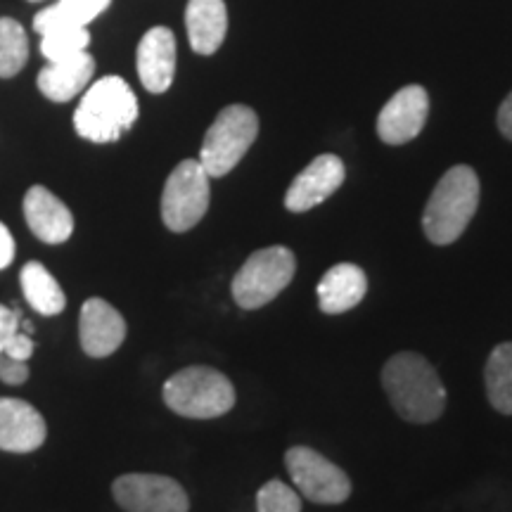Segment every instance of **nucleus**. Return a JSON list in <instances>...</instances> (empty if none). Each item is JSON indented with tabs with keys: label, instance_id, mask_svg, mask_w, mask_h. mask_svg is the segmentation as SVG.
<instances>
[{
	"label": "nucleus",
	"instance_id": "20",
	"mask_svg": "<svg viewBox=\"0 0 512 512\" xmlns=\"http://www.w3.org/2000/svg\"><path fill=\"white\" fill-rule=\"evenodd\" d=\"M110 3L112 0H57L34 17V31L43 36L55 29L88 27L95 17L110 8Z\"/></svg>",
	"mask_w": 512,
	"mask_h": 512
},
{
	"label": "nucleus",
	"instance_id": "12",
	"mask_svg": "<svg viewBox=\"0 0 512 512\" xmlns=\"http://www.w3.org/2000/svg\"><path fill=\"white\" fill-rule=\"evenodd\" d=\"M79 339L91 358L112 356L126 339V320L110 302L91 297L81 306Z\"/></svg>",
	"mask_w": 512,
	"mask_h": 512
},
{
	"label": "nucleus",
	"instance_id": "13",
	"mask_svg": "<svg viewBox=\"0 0 512 512\" xmlns=\"http://www.w3.org/2000/svg\"><path fill=\"white\" fill-rule=\"evenodd\" d=\"M46 418L24 399L0 396V451L31 453L46 444Z\"/></svg>",
	"mask_w": 512,
	"mask_h": 512
},
{
	"label": "nucleus",
	"instance_id": "9",
	"mask_svg": "<svg viewBox=\"0 0 512 512\" xmlns=\"http://www.w3.org/2000/svg\"><path fill=\"white\" fill-rule=\"evenodd\" d=\"M112 496L126 512H188L190 498L176 479L131 472L114 479Z\"/></svg>",
	"mask_w": 512,
	"mask_h": 512
},
{
	"label": "nucleus",
	"instance_id": "7",
	"mask_svg": "<svg viewBox=\"0 0 512 512\" xmlns=\"http://www.w3.org/2000/svg\"><path fill=\"white\" fill-rule=\"evenodd\" d=\"M211 202L209 174L200 159H185L166 178L162 221L171 233H188L204 219Z\"/></svg>",
	"mask_w": 512,
	"mask_h": 512
},
{
	"label": "nucleus",
	"instance_id": "27",
	"mask_svg": "<svg viewBox=\"0 0 512 512\" xmlns=\"http://www.w3.org/2000/svg\"><path fill=\"white\" fill-rule=\"evenodd\" d=\"M19 323H22L19 313L15 309H8V306L0 304V351H3L5 342H8L12 332L19 330Z\"/></svg>",
	"mask_w": 512,
	"mask_h": 512
},
{
	"label": "nucleus",
	"instance_id": "21",
	"mask_svg": "<svg viewBox=\"0 0 512 512\" xmlns=\"http://www.w3.org/2000/svg\"><path fill=\"white\" fill-rule=\"evenodd\" d=\"M486 396L498 413L512 415V342H503L491 351L484 368Z\"/></svg>",
	"mask_w": 512,
	"mask_h": 512
},
{
	"label": "nucleus",
	"instance_id": "16",
	"mask_svg": "<svg viewBox=\"0 0 512 512\" xmlns=\"http://www.w3.org/2000/svg\"><path fill=\"white\" fill-rule=\"evenodd\" d=\"M95 74V60L88 50L76 53L72 57H64V60L48 62V67H43L38 72L36 86L38 91L46 95L53 102H69L76 95L83 93L88 88Z\"/></svg>",
	"mask_w": 512,
	"mask_h": 512
},
{
	"label": "nucleus",
	"instance_id": "2",
	"mask_svg": "<svg viewBox=\"0 0 512 512\" xmlns=\"http://www.w3.org/2000/svg\"><path fill=\"white\" fill-rule=\"evenodd\" d=\"M138 98L121 76H102L88 86L74 112V128L83 140L117 143L136 124Z\"/></svg>",
	"mask_w": 512,
	"mask_h": 512
},
{
	"label": "nucleus",
	"instance_id": "1",
	"mask_svg": "<svg viewBox=\"0 0 512 512\" xmlns=\"http://www.w3.org/2000/svg\"><path fill=\"white\" fill-rule=\"evenodd\" d=\"M382 387L394 411L413 425L434 422L446 408V389L437 370L413 351L389 358L382 370Z\"/></svg>",
	"mask_w": 512,
	"mask_h": 512
},
{
	"label": "nucleus",
	"instance_id": "11",
	"mask_svg": "<svg viewBox=\"0 0 512 512\" xmlns=\"http://www.w3.org/2000/svg\"><path fill=\"white\" fill-rule=\"evenodd\" d=\"M344 178H347V169L342 159L337 155H320L287 188L285 207L294 214H304L335 195Z\"/></svg>",
	"mask_w": 512,
	"mask_h": 512
},
{
	"label": "nucleus",
	"instance_id": "5",
	"mask_svg": "<svg viewBox=\"0 0 512 512\" xmlns=\"http://www.w3.org/2000/svg\"><path fill=\"white\" fill-rule=\"evenodd\" d=\"M256 136H259V119L252 107L230 105L221 110L209 126L200 150V164L209 178L230 174L254 145Z\"/></svg>",
	"mask_w": 512,
	"mask_h": 512
},
{
	"label": "nucleus",
	"instance_id": "4",
	"mask_svg": "<svg viewBox=\"0 0 512 512\" xmlns=\"http://www.w3.org/2000/svg\"><path fill=\"white\" fill-rule=\"evenodd\" d=\"M164 403L181 418L214 420L235 406V387L219 370L190 366L164 382Z\"/></svg>",
	"mask_w": 512,
	"mask_h": 512
},
{
	"label": "nucleus",
	"instance_id": "22",
	"mask_svg": "<svg viewBox=\"0 0 512 512\" xmlns=\"http://www.w3.org/2000/svg\"><path fill=\"white\" fill-rule=\"evenodd\" d=\"M29 60V38L22 24L0 17V79H12Z\"/></svg>",
	"mask_w": 512,
	"mask_h": 512
},
{
	"label": "nucleus",
	"instance_id": "29",
	"mask_svg": "<svg viewBox=\"0 0 512 512\" xmlns=\"http://www.w3.org/2000/svg\"><path fill=\"white\" fill-rule=\"evenodd\" d=\"M498 128H501V133L508 140H512V93L508 95V98L503 100V105L498 107Z\"/></svg>",
	"mask_w": 512,
	"mask_h": 512
},
{
	"label": "nucleus",
	"instance_id": "3",
	"mask_svg": "<svg viewBox=\"0 0 512 512\" xmlns=\"http://www.w3.org/2000/svg\"><path fill=\"white\" fill-rule=\"evenodd\" d=\"M477 207L479 176L475 169L465 164L448 169L422 211V230H425L427 240L441 247L456 242L470 226Z\"/></svg>",
	"mask_w": 512,
	"mask_h": 512
},
{
	"label": "nucleus",
	"instance_id": "26",
	"mask_svg": "<svg viewBox=\"0 0 512 512\" xmlns=\"http://www.w3.org/2000/svg\"><path fill=\"white\" fill-rule=\"evenodd\" d=\"M3 354L17 358V361H29V358L34 356V339H31V335H27L24 330L12 332L8 342H5Z\"/></svg>",
	"mask_w": 512,
	"mask_h": 512
},
{
	"label": "nucleus",
	"instance_id": "10",
	"mask_svg": "<svg viewBox=\"0 0 512 512\" xmlns=\"http://www.w3.org/2000/svg\"><path fill=\"white\" fill-rule=\"evenodd\" d=\"M430 114V95L422 86H406L382 107L377 136L387 145H403L418 138Z\"/></svg>",
	"mask_w": 512,
	"mask_h": 512
},
{
	"label": "nucleus",
	"instance_id": "17",
	"mask_svg": "<svg viewBox=\"0 0 512 512\" xmlns=\"http://www.w3.org/2000/svg\"><path fill=\"white\" fill-rule=\"evenodd\" d=\"M316 292L320 311L337 316L363 302L368 292V278L356 264H337L320 278Z\"/></svg>",
	"mask_w": 512,
	"mask_h": 512
},
{
	"label": "nucleus",
	"instance_id": "25",
	"mask_svg": "<svg viewBox=\"0 0 512 512\" xmlns=\"http://www.w3.org/2000/svg\"><path fill=\"white\" fill-rule=\"evenodd\" d=\"M29 380V366L27 361H17L8 354L0 351V382L10 384V387H19Z\"/></svg>",
	"mask_w": 512,
	"mask_h": 512
},
{
	"label": "nucleus",
	"instance_id": "14",
	"mask_svg": "<svg viewBox=\"0 0 512 512\" xmlns=\"http://www.w3.org/2000/svg\"><path fill=\"white\" fill-rule=\"evenodd\" d=\"M136 67L140 83L150 93H166L176 76V36L166 27H155L140 38Z\"/></svg>",
	"mask_w": 512,
	"mask_h": 512
},
{
	"label": "nucleus",
	"instance_id": "28",
	"mask_svg": "<svg viewBox=\"0 0 512 512\" xmlns=\"http://www.w3.org/2000/svg\"><path fill=\"white\" fill-rule=\"evenodd\" d=\"M15 261V238H12L10 228L0 221V271L8 268Z\"/></svg>",
	"mask_w": 512,
	"mask_h": 512
},
{
	"label": "nucleus",
	"instance_id": "8",
	"mask_svg": "<svg viewBox=\"0 0 512 512\" xmlns=\"http://www.w3.org/2000/svg\"><path fill=\"white\" fill-rule=\"evenodd\" d=\"M285 467L290 472L297 494L318 505H339L351 496V479L323 453L309 446H294L285 453Z\"/></svg>",
	"mask_w": 512,
	"mask_h": 512
},
{
	"label": "nucleus",
	"instance_id": "23",
	"mask_svg": "<svg viewBox=\"0 0 512 512\" xmlns=\"http://www.w3.org/2000/svg\"><path fill=\"white\" fill-rule=\"evenodd\" d=\"M91 43V34L88 27H69V29H55L41 36V53L48 62L64 60L76 53H83Z\"/></svg>",
	"mask_w": 512,
	"mask_h": 512
},
{
	"label": "nucleus",
	"instance_id": "6",
	"mask_svg": "<svg viewBox=\"0 0 512 512\" xmlns=\"http://www.w3.org/2000/svg\"><path fill=\"white\" fill-rule=\"evenodd\" d=\"M297 271V259L287 247L273 245L254 252L233 278V299L240 309L254 311L271 304Z\"/></svg>",
	"mask_w": 512,
	"mask_h": 512
},
{
	"label": "nucleus",
	"instance_id": "19",
	"mask_svg": "<svg viewBox=\"0 0 512 512\" xmlns=\"http://www.w3.org/2000/svg\"><path fill=\"white\" fill-rule=\"evenodd\" d=\"M19 285H22L24 299L31 309L41 316H60L67 306V297H64L60 283L41 261L24 264L22 273H19Z\"/></svg>",
	"mask_w": 512,
	"mask_h": 512
},
{
	"label": "nucleus",
	"instance_id": "24",
	"mask_svg": "<svg viewBox=\"0 0 512 512\" xmlns=\"http://www.w3.org/2000/svg\"><path fill=\"white\" fill-rule=\"evenodd\" d=\"M256 512H302V498L280 479H271L256 494Z\"/></svg>",
	"mask_w": 512,
	"mask_h": 512
},
{
	"label": "nucleus",
	"instance_id": "18",
	"mask_svg": "<svg viewBox=\"0 0 512 512\" xmlns=\"http://www.w3.org/2000/svg\"><path fill=\"white\" fill-rule=\"evenodd\" d=\"M185 29L197 55H214L228 31V10L223 0H190L185 8Z\"/></svg>",
	"mask_w": 512,
	"mask_h": 512
},
{
	"label": "nucleus",
	"instance_id": "15",
	"mask_svg": "<svg viewBox=\"0 0 512 512\" xmlns=\"http://www.w3.org/2000/svg\"><path fill=\"white\" fill-rule=\"evenodd\" d=\"M24 219L31 233L46 245H62L74 233L72 211L43 185H34L24 195Z\"/></svg>",
	"mask_w": 512,
	"mask_h": 512
}]
</instances>
